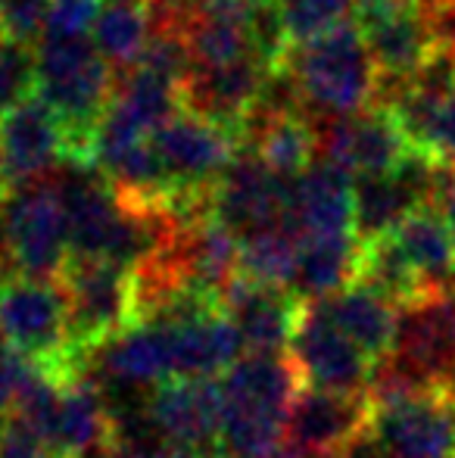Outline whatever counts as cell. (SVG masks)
Wrapping results in <instances>:
<instances>
[{
    "label": "cell",
    "mask_w": 455,
    "mask_h": 458,
    "mask_svg": "<svg viewBox=\"0 0 455 458\" xmlns=\"http://www.w3.org/2000/svg\"><path fill=\"white\" fill-rule=\"evenodd\" d=\"M455 393V290H427L400 309L390 352L375 362L371 403Z\"/></svg>",
    "instance_id": "obj_1"
},
{
    "label": "cell",
    "mask_w": 455,
    "mask_h": 458,
    "mask_svg": "<svg viewBox=\"0 0 455 458\" xmlns=\"http://www.w3.org/2000/svg\"><path fill=\"white\" fill-rule=\"evenodd\" d=\"M115 91V69L91 38L41 41L35 50V97L66 131L69 163L91 165L94 138Z\"/></svg>",
    "instance_id": "obj_2"
},
{
    "label": "cell",
    "mask_w": 455,
    "mask_h": 458,
    "mask_svg": "<svg viewBox=\"0 0 455 458\" xmlns=\"http://www.w3.org/2000/svg\"><path fill=\"white\" fill-rule=\"evenodd\" d=\"M281 69L291 75L303 109L334 122L371 109L381 94V75L352 19L291 47Z\"/></svg>",
    "instance_id": "obj_3"
},
{
    "label": "cell",
    "mask_w": 455,
    "mask_h": 458,
    "mask_svg": "<svg viewBox=\"0 0 455 458\" xmlns=\"http://www.w3.org/2000/svg\"><path fill=\"white\" fill-rule=\"evenodd\" d=\"M72 259L69 222L54 184H29L0 199V262L29 281H60Z\"/></svg>",
    "instance_id": "obj_4"
},
{
    "label": "cell",
    "mask_w": 455,
    "mask_h": 458,
    "mask_svg": "<svg viewBox=\"0 0 455 458\" xmlns=\"http://www.w3.org/2000/svg\"><path fill=\"white\" fill-rule=\"evenodd\" d=\"M60 290L66 296L69 350L79 368L94 350L138 321L134 272L106 259H69Z\"/></svg>",
    "instance_id": "obj_5"
},
{
    "label": "cell",
    "mask_w": 455,
    "mask_h": 458,
    "mask_svg": "<svg viewBox=\"0 0 455 458\" xmlns=\"http://www.w3.org/2000/svg\"><path fill=\"white\" fill-rule=\"evenodd\" d=\"M0 340L63 380L81 377V368L69 350L66 296L60 284L13 277L0 290Z\"/></svg>",
    "instance_id": "obj_6"
},
{
    "label": "cell",
    "mask_w": 455,
    "mask_h": 458,
    "mask_svg": "<svg viewBox=\"0 0 455 458\" xmlns=\"http://www.w3.org/2000/svg\"><path fill=\"white\" fill-rule=\"evenodd\" d=\"M150 144L172 191L169 206H175L181 199L206 197L209 187L234 163L243 140L240 134L184 109L153 134Z\"/></svg>",
    "instance_id": "obj_7"
},
{
    "label": "cell",
    "mask_w": 455,
    "mask_h": 458,
    "mask_svg": "<svg viewBox=\"0 0 455 458\" xmlns=\"http://www.w3.org/2000/svg\"><path fill=\"white\" fill-rule=\"evenodd\" d=\"M291 184L293 178L274 175L253 150L240 147L234 163L209 187L206 212L237 241H247L274 225H291Z\"/></svg>",
    "instance_id": "obj_8"
},
{
    "label": "cell",
    "mask_w": 455,
    "mask_h": 458,
    "mask_svg": "<svg viewBox=\"0 0 455 458\" xmlns=\"http://www.w3.org/2000/svg\"><path fill=\"white\" fill-rule=\"evenodd\" d=\"M368 437L383 458H455V393L375 403Z\"/></svg>",
    "instance_id": "obj_9"
},
{
    "label": "cell",
    "mask_w": 455,
    "mask_h": 458,
    "mask_svg": "<svg viewBox=\"0 0 455 458\" xmlns=\"http://www.w3.org/2000/svg\"><path fill=\"white\" fill-rule=\"evenodd\" d=\"M222 415L219 380H169L147 396L153 437L190 458H219Z\"/></svg>",
    "instance_id": "obj_10"
},
{
    "label": "cell",
    "mask_w": 455,
    "mask_h": 458,
    "mask_svg": "<svg viewBox=\"0 0 455 458\" xmlns=\"http://www.w3.org/2000/svg\"><path fill=\"white\" fill-rule=\"evenodd\" d=\"M375 403L368 393H334L303 386L284 421V449L299 458L343 453L371 430Z\"/></svg>",
    "instance_id": "obj_11"
},
{
    "label": "cell",
    "mask_w": 455,
    "mask_h": 458,
    "mask_svg": "<svg viewBox=\"0 0 455 458\" xmlns=\"http://www.w3.org/2000/svg\"><path fill=\"white\" fill-rule=\"evenodd\" d=\"M291 359L303 386L334 393H368L375 362L341 334L322 302H303L297 331L291 337Z\"/></svg>",
    "instance_id": "obj_12"
},
{
    "label": "cell",
    "mask_w": 455,
    "mask_h": 458,
    "mask_svg": "<svg viewBox=\"0 0 455 458\" xmlns=\"http://www.w3.org/2000/svg\"><path fill=\"white\" fill-rule=\"evenodd\" d=\"M66 163V131L35 94L0 115V178L6 191L47 182Z\"/></svg>",
    "instance_id": "obj_13"
},
{
    "label": "cell",
    "mask_w": 455,
    "mask_h": 458,
    "mask_svg": "<svg viewBox=\"0 0 455 458\" xmlns=\"http://www.w3.org/2000/svg\"><path fill=\"white\" fill-rule=\"evenodd\" d=\"M409 150L412 147H409L402 128L396 125L393 113L375 103L365 113L331 122L322 131L318 157L331 159L352 182H358V178L390 175L406 159Z\"/></svg>",
    "instance_id": "obj_14"
},
{
    "label": "cell",
    "mask_w": 455,
    "mask_h": 458,
    "mask_svg": "<svg viewBox=\"0 0 455 458\" xmlns=\"http://www.w3.org/2000/svg\"><path fill=\"white\" fill-rule=\"evenodd\" d=\"M272 72L274 66L262 60H243L215 69H190L181 85L184 109L240 134L243 140V128L259 106Z\"/></svg>",
    "instance_id": "obj_15"
},
{
    "label": "cell",
    "mask_w": 455,
    "mask_h": 458,
    "mask_svg": "<svg viewBox=\"0 0 455 458\" xmlns=\"http://www.w3.org/2000/svg\"><path fill=\"white\" fill-rule=\"evenodd\" d=\"M222 315L237 327L247 352H281L291 346L303 302L287 287L237 277L219 300Z\"/></svg>",
    "instance_id": "obj_16"
},
{
    "label": "cell",
    "mask_w": 455,
    "mask_h": 458,
    "mask_svg": "<svg viewBox=\"0 0 455 458\" xmlns=\"http://www.w3.org/2000/svg\"><path fill=\"white\" fill-rule=\"evenodd\" d=\"M291 225L299 237L356 234V182L318 157L291 184Z\"/></svg>",
    "instance_id": "obj_17"
},
{
    "label": "cell",
    "mask_w": 455,
    "mask_h": 458,
    "mask_svg": "<svg viewBox=\"0 0 455 458\" xmlns=\"http://www.w3.org/2000/svg\"><path fill=\"white\" fill-rule=\"evenodd\" d=\"M225 409L287 421L291 403L303 390V380L291 356L281 352H247L219 377Z\"/></svg>",
    "instance_id": "obj_18"
},
{
    "label": "cell",
    "mask_w": 455,
    "mask_h": 458,
    "mask_svg": "<svg viewBox=\"0 0 455 458\" xmlns=\"http://www.w3.org/2000/svg\"><path fill=\"white\" fill-rule=\"evenodd\" d=\"M165 327L172 334L175 380H219L247 356L240 334L222 315V309H206L194 318Z\"/></svg>",
    "instance_id": "obj_19"
},
{
    "label": "cell",
    "mask_w": 455,
    "mask_h": 458,
    "mask_svg": "<svg viewBox=\"0 0 455 458\" xmlns=\"http://www.w3.org/2000/svg\"><path fill=\"white\" fill-rule=\"evenodd\" d=\"M47 449L56 458H91L113 443V415L100 386L88 374L63 384Z\"/></svg>",
    "instance_id": "obj_20"
},
{
    "label": "cell",
    "mask_w": 455,
    "mask_h": 458,
    "mask_svg": "<svg viewBox=\"0 0 455 458\" xmlns=\"http://www.w3.org/2000/svg\"><path fill=\"white\" fill-rule=\"evenodd\" d=\"M281 178H299L322 153V134L303 109L272 115H253L243 128V144Z\"/></svg>",
    "instance_id": "obj_21"
},
{
    "label": "cell",
    "mask_w": 455,
    "mask_h": 458,
    "mask_svg": "<svg viewBox=\"0 0 455 458\" xmlns=\"http://www.w3.org/2000/svg\"><path fill=\"white\" fill-rule=\"evenodd\" d=\"M358 259H362V241L352 231L350 234L303 237L291 293L299 302L328 300L356 281Z\"/></svg>",
    "instance_id": "obj_22"
},
{
    "label": "cell",
    "mask_w": 455,
    "mask_h": 458,
    "mask_svg": "<svg viewBox=\"0 0 455 458\" xmlns=\"http://www.w3.org/2000/svg\"><path fill=\"white\" fill-rule=\"evenodd\" d=\"M421 290H455V243L437 206H421L390 234Z\"/></svg>",
    "instance_id": "obj_23"
},
{
    "label": "cell",
    "mask_w": 455,
    "mask_h": 458,
    "mask_svg": "<svg viewBox=\"0 0 455 458\" xmlns=\"http://www.w3.org/2000/svg\"><path fill=\"white\" fill-rule=\"evenodd\" d=\"M316 302H322V309L341 327L343 337L352 346H358L371 362H381L390 352L396 337V318H400V309L393 302L381 300L377 293L358 287V284H350L341 293Z\"/></svg>",
    "instance_id": "obj_24"
},
{
    "label": "cell",
    "mask_w": 455,
    "mask_h": 458,
    "mask_svg": "<svg viewBox=\"0 0 455 458\" xmlns=\"http://www.w3.org/2000/svg\"><path fill=\"white\" fill-rule=\"evenodd\" d=\"M106 113L153 138L165 122L184 113L181 85L156 72H147V69H128V72L115 75V91Z\"/></svg>",
    "instance_id": "obj_25"
},
{
    "label": "cell",
    "mask_w": 455,
    "mask_h": 458,
    "mask_svg": "<svg viewBox=\"0 0 455 458\" xmlns=\"http://www.w3.org/2000/svg\"><path fill=\"white\" fill-rule=\"evenodd\" d=\"M153 41V19L147 0H106L91 31L97 54L115 69L128 72L140 63Z\"/></svg>",
    "instance_id": "obj_26"
},
{
    "label": "cell",
    "mask_w": 455,
    "mask_h": 458,
    "mask_svg": "<svg viewBox=\"0 0 455 458\" xmlns=\"http://www.w3.org/2000/svg\"><path fill=\"white\" fill-rule=\"evenodd\" d=\"M352 284L371 290L381 300L393 302L396 309H402L415 296L425 293L421 281L415 277L412 266L400 253L393 237H377V241L362 243V259H358V272Z\"/></svg>",
    "instance_id": "obj_27"
},
{
    "label": "cell",
    "mask_w": 455,
    "mask_h": 458,
    "mask_svg": "<svg viewBox=\"0 0 455 458\" xmlns=\"http://www.w3.org/2000/svg\"><path fill=\"white\" fill-rule=\"evenodd\" d=\"M299 241L303 237L293 225H274L240 241V277L291 290L299 259Z\"/></svg>",
    "instance_id": "obj_28"
},
{
    "label": "cell",
    "mask_w": 455,
    "mask_h": 458,
    "mask_svg": "<svg viewBox=\"0 0 455 458\" xmlns=\"http://www.w3.org/2000/svg\"><path fill=\"white\" fill-rule=\"evenodd\" d=\"M356 4L358 0H278L281 22H284L291 47L350 22L346 16L356 10Z\"/></svg>",
    "instance_id": "obj_29"
},
{
    "label": "cell",
    "mask_w": 455,
    "mask_h": 458,
    "mask_svg": "<svg viewBox=\"0 0 455 458\" xmlns=\"http://www.w3.org/2000/svg\"><path fill=\"white\" fill-rule=\"evenodd\" d=\"M35 94V50L0 38V115Z\"/></svg>",
    "instance_id": "obj_30"
},
{
    "label": "cell",
    "mask_w": 455,
    "mask_h": 458,
    "mask_svg": "<svg viewBox=\"0 0 455 458\" xmlns=\"http://www.w3.org/2000/svg\"><path fill=\"white\" fill-rule=\"evenodd\" d=\"M47 31V0H0V38L38 50Z\"/></svg>",
    "instance_id": "obj_31"
},
{
    "label": "cell",
    "mask_w": 455,
    "mask_h": 458,
    "mask_svg": "<svg viewBox=\"0 0 455 458\" xmlns=\"http://www.w3.org/2000/svg\"><path fill=\"white\" fill-rule=\"evenodd\" d=\"M106 0H47V31L44 41L91 38L94 22Z\"/></svg>",
    "instance_id": "obj_32"
},
{
    "label": "cell",
    "mask_w": 455,
    "mask_h": 458,
    "mask_svg": "<svg viewBox=\"0 0 455 458\" xmlns=\"http://www.w3.org/2000/svg\"><path fill=\"white\" fill-rule=\"evenodd\" d=\"M0 458H56L47 443L35 434L25 421L10 415L0 421Z\"/></svg>",
    "instance_id": "obj_33"
},
{
    "label": "cell",
    "mask_w": 455,
    "mask_h": 458,
    "mask_svg": "<svg viewBox=\"0 0 455 458\" xmlns=\"http://www.w3.org/2000/svg\"><path fill=\"white\" fill-rule=\"evenodd\" d=\"M31 362L25 356H19L10 344L0 340V421L13 415L19 399V386H22L25 374H29Z\"/></svg>",
    "instance_id": "obj_34"
},
{
    "label": "cell",
    "mask_w": 455,
    "mask_h": 458,
    "mask_svg": "<svg viewBox=\"0 0 455 458\" xmlns=\"http://www.w3.org/2000/svg\"><path fill=\"white\" fill-rule=\"evenodd\" d=\"M91 458H190L165 443H110Z\"/></svg>",
    "instance_id": "obj_35"
},
{
    "label": "cell",
    "mask_w": 455,
    "mask_h": 458,
    "mask_svg": "<svg viewBox=\"0 0 455 458\" xmlns=\"http://www.w3.org/2000/svg\"><path fill=\"white\" fill-rule=\"evenodd\" d=\"M437 209L443 216L446 228L452 234V243H455V169H446L443 172V184H440V193H437Z\"/></svg>",
    "instance_id": "obj_36"
},
{
    "label": "cell",
    "mask_w": 455,
    "mask_h": 458,
    "mask_svg": "<svg viewBox=\"0 0 455 458\" xmlns=\"http://www.w3.org/2000/svg\"><path fill=\"white\" fill-rule=\"evenodd\" d=\"M213 4H225V6H256V4H268V0H213Z\"/></svg>",
    "instance_id": "obj_37"
},
{
    "label": "cell",
    "mask_w": 455,
    "mask_h": 458,
    "mask_svg": "<svg viewBox=\"0 0 455 458\" xmlns=\"http://www.w3.org/2000/svg\"><path fill=\"white\" fill-rule=\"evenodd\" d=\"M6 284H10V281H6V266H4V262H0V290H4Z\"/></svg>",
    "instance_id": "obj_38"
},
{
    "label": "cell",
    "mask_w": 455,
    "mask_h": 458,
    "mask_svg": "<svg viewBox=\"0 0 455 458\" xmlns=\"http://www.w3.org/2000/svg\"><path fill=\"white\" fill-rule=\"evenodd\" d=\"M272 458H299V455H293V453H287V449H281V453H274Z\"/></svg>",
    "instance_id": "obj_39"
}]
</instances>
